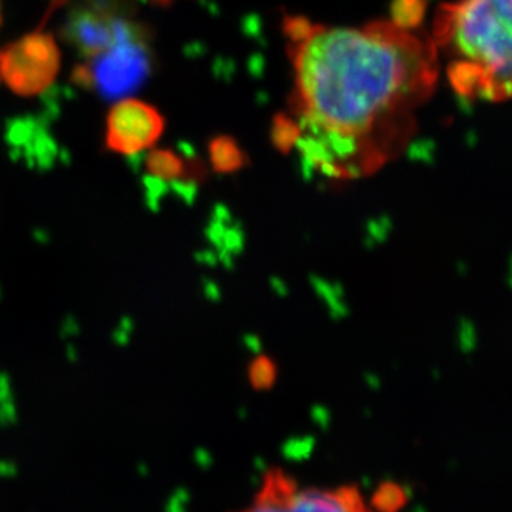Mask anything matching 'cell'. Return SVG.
<instances>
[{
  "label": "cell",
  "instance_id": "obj_1",
  "mask_svg": "<svg viewBox=\"0 0 512 512\" xmlns=\"http://www.w3.org/2000/svg\"><path fill=\"white\" fill-rule=\"evenodd\" d=\"M306 167L331 180L373 175L398 160L441 77L431 40L416 25L380 20L326 27L286 17Z\"/></svg>",
  "mask_w": 512,
  "mask_h": 512
},
{
  "label": "cell",
  "instance_id": "obj_7",
  "mask_svg": "<svg viewBox=\"0 0 512 512\" xmlns=\"http://www.w3.org/2000/svg\"><path fill=\"white\" fill-rule=\"evenodd\" d=\"M125 20L122 15L110 14L89 5L70 14L65 24V39L90 59L114 44Z\"/></svg>",
  "mask_w": 512,
  "mask_h": 512
},
{
  "label": "cell",
  "instance_id": "obj_3",
  "mask_svg": "<svg viewBox=\"0 0 512 512\" xmlns=\"http://www.w3.org/2000/svg\"><path fill=\"white\" fill-rule=\"evenodd\" d=\"M152 70V52L147 27L125 20L119 37L102 54L75 70V82L95 87L105 99L132 94L148 79Z\"/></svg>",
  "mask_w": 512,
  "mask_h": 512
},
{
  "label": "cell",
  "instance_id": "obj_10",
  "mask_svg": "<svg viewBox=\"0 0 512 512\" xmlns=\"http://www.w3.org/2000/svg\"><path fill=\"white\" fill-rule=\"evenodd\" d=\"M301 135V128L298 122L286 117V115H278L271 125V140L275 143V147L281 152H290L291 148L296 147L298 138Z\"/></svg>",
  "mask_w": 512,
  "mask_h": 512
},
{
  "label": "cell",
  "instance_id": "obj_8",
  "mask_svg": "<svg viewBox=\"0 0 512 512\" xmlns=\"http://www.w3.org/2000/svg\"><path fill=\"white\" fill-rule=\"evenodd\" d=\"M208 153H210L213 170L220 175L238 172L247 163L242 147L238 145L235 138L228 135L213 138L208 147Z\"/></svg>",
  "mask_w": 512,
  "mask_h": 512
},
{
  "label": "cell",
  "instance_id": "obj_2",
  "mask_svg": "<svg viewBox=\"0 0 512 512\" xmlns=\"http://www.w3.org/2000/svg\"><path fill=\"white\" fill-rule=\"evenodd\" d=\"M429 35L454 94L473 104L512 100V0L446 2Z\"/></svg>",
  "mask_w": 512,
  "mask_h": 512
},
{
  "label": "cell",
  "instance_id": "obj_9",
  "mask_svg": "<svg viewBox=\"0 0 512 512\" xmlns=\"http://www.w3.org/2000/svg\"><path fill=\"white\" fill-rule=\"evenodd\" d=\"M185 160L180 155L160 148V150H152L148 152L145 167H147L148 175L157 178L160 182H177L185 173Z\"/></svg>",
  "mask_w": 512,
  "mask_h": 512
},
{
  "label": "cell",
  "instance_id": "obj_11",
  "mask_svg": "<svg viewBox=\"0 0 512 512\" xmlns=\"http://www.w3.org/2000/svg\"><path fill=\"white\" fill-rule=\"evenodd\" d=\"M408 501L403 486L396 483H386L378 489L373 498V508L376 512H399Z\"/></svg>",
  "mask_w": 512,
  "mask_h": 512
},
{
  "label": "cell",
  "instance_id": "obj_12",
  "mask_svg": "<svg viewBox=\"0 0 512 512\" xmlns=\"http://www.w3.org/2000/svg\"><path fill=\"white\" fill-rule=\"evenodd\" d=\"M150 2H153V4H158V5H167V4H170V2H172V0H150Z\"/></svg>",
  "mask_w": 512,
  "mask_h": 512
},
{
  "label": "cell",
  "instance_id": "obj_4",
  "mask_svg": "<svg viewBox=\"0 0 512 512\" xmlns=\"http://www.w3.org/2000/svg\"><path fill=\"white\" fill-rule=\"evenodd\" d=\"M233 512H376L360 489L301 484L285 469L270 468L261 478L252 499Z\"/></svg>",
  "mask_w": 512,
  "mask_h": 512
},
{
  "label": "cell",
  "instance_id": "obj_5",
  "mask_svg": "<svg viewBox=\"0 0 512 512\" xmlns=\"http://www.w3.org/2000/svg\"><path fill=\"white\" fill-rule=\"evenodd\" d=\"M59 69V47L49 34L35 32L0 52V79L17 95L42 94L52 85Z\"/></svg>",
  "mask_w": 512,
  "mask_h": 512
},
{
  "label": "cell",
  "instance_id": "obj_13",
  "mask_svg": "<svg viewBox=\"0 0 512 512\" xmlns=\"http://www.w3.org/2000/svg\"><path fill=\"white\" fill-rule=\"evenodd\" d=\"M65 0H54V4L50 7V10L55 9V7H59V5L64 4Z\"/></svg>",
  "mask_w": 512,
  "mask_h": 512
},
{
  "label": "cell",
  "instance_id": "obj_6",
  "mask_svg": "<svg viewBox=\"0 0 512 512\" xmlns=\"http://www.w3.org/2000/svg\"><path fill=\"white\" fill-rule=\"evenodd\" d=\"M165 120L153 105L137 99L120 100L107 115L105 142L112 152L135 155L162 137Z\"/></svg>",
  "mask_w": 512,
  "mask_h": 512
}]
</instances>
